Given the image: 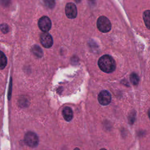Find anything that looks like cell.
<instances>
[{
	"instance_id": "cell-1",
	"label": "cell",
	"mask_w": 150,
	"mask_h": 150,
	"mask_svg": "<svg viewBox=\"0 0 150 150\" xmlns=\"http://www.w3.org/2000/svg\"><path fill=\"white\" fill-rule=\"evenodd\" d=\"M98 65L103 71L107 73H112L115 70L116 67L114 59L108 54L103 55L98 59Z\"/></svg>"
},
{
	"instance_id": "cell-2",
	"label": "cell",
	"mask_w": 150,
	"mask_h": 150,
	"mask_svg": "<svg viewBox=\"0 0 150 150\" xmlns=\"http://www.w3.org/2000/svg\"><path fill=\"white\" fill-rule=\"evenodd\" d=\"M97 26L100 32L107 33L111 30V24L110 20L107 17L101 16L97 19Z\"/></svg>"
},
{
	"instance_id": "cell-3",
	"label": "cell",
	"mask_w": 150,
	"mask_h": 150,
	"mask_svg": "<svg viewBox=\"0 0 150 150\" xmlns=\"http://www.w3.org/2000/svg\"><path fill=\"white\" fill-rule=\"evenodd\" d=\"M24 141L29 146L35 147L39 144V138L35 132L29 131L25 135Z\"/></svg>"
},
{
	"instance_id": "cell-4",
	"label": "cell",
	"mask_w": 150,
	"mask_h": 150,
	"mask_svg": "<svg viewBox=\"0 0 150 150\" xmlns=\"http://www.w3.org/2000/svg\"><path fill=\"white\" fill-rule=\"evenodd\" d=\"M38 26L39 29L43 32H47L51 28L52 22L49 18L43 16L39 19L38 21Z\"/></svg>"
},
{
	"instance_id": "cell-5",
	"label": "cell",
	"mask_w": 150,
	"mask_h": 150,
	"mask_svg": "<svg viewBox=\"0 0 150 150\" xmlns=\"http://www.w3.org/2000/svg\"><path fill=\"white\" fill-rule=\"evenodd\" d=\"M98 101L103 105H108L111 101V96L107 90L101 91L98 96Z\"/></svg>"
},
{
	"instance_id": "cell-6",
	"label": "cell",
	"mask_w": 150,
	"mask_h": 150,
	"mask_svg": "<svg viewBox=\"0 0 150 150\" xmlns=\"http://www.w3.org/2000/svg\"><path fill=\"white\" fill-rule=\"evenodd\" d=\"M65 13L70 19L75 18L77 15V10L74 4L69 2L65 6Z\"/></svg>"
},
{
	"instance_id": "cell-7",
	"label": "cell",
	"mask_w": 150,
	"mask_h": 150,
	"mask_svg": "<svg viewBox=\"0 0 150 150\" xmlns=\"http://www.w3.org/2000/svg\"><path fill=\"white\" fill-rule=\"evenodd\" d=\"M40 41L44 47L49 48L53 45V38L47 32H43L40 36Z\"/></svg>"
},
{
	"instance_id": "cell-8",
	"label": "cell",
	"mask_w": 150,
	"mask_h": 150,
	"mask_svg": "<svg viewBox=\"0 0 150 150\" xmlns=\"http://www.w3.org/2000/svg\"><path fill=\"white\" fill-rule=\"evenodd\" d=\"M62 115L64 119L67 121H70L73 117V111L71 108L69 107H66L64 108L62 111Z\"/></svg>"
},
{
	"instance_id": "cell-9",
	"label": "cell",
	"mask_w": 150,
	"mask_h": 150,
	"mask_svg": "<svg viewBox=\"0 0 150 150\" xmlns=\"http://www.w3.org/2000/svg\"><path fill=\"white\" fill-rule=\"evenodd\" d=\"M143 19L146 27L150 29V10L145 11L143 13Z\"/></svg>"
},
{
	"instance_id": "cell-10",
	"label": "cell",
	"mask_w": 150,
	"mask_h": 150,
	"mask_svg": "<svg viewBox=\"0 0 150 150\" xmlns=\"http://www.w3.org/2000/svg\"><path fill=\"white\" fill-rule=\"evenodd\" d=\"M7 64V59L5 54L0 51V69H3L5 68Z\"/></svg>"
},
{
	"instance_id": "cell-11",
	"label": "cell",
	"mask_w": 150,
	"mask_h": 150,
	"mask_svg": "<svg viewBox=\"0 0 150 150\" xmlns=\"http://www.w3.org/2000/svg\"><path fill=\"white\" fill-rule=\"evenodd\" d=\"M32 52L34 53V54H35L36 56H37L39 57H42L43 55V52H42V49H40V47L39 46H38L37 45H35L33 46Z\"/></svg>"
},
{
	"instance_id": "cell-12",
	"label": "cell",
	"mask_w": 150,
	"mask_h": 150,
	"mask_svg": "<svg viewBox=\"0 0 150 150\" xmlns=\"http://www.w3.org/2000/svg\"><path fill=\"white\" fill-rule=\"evenodd\" d=\"M130 80L132 84L137 85L139 81V76L135 73H132L130 75Z\"/></svg>"
},
{
	"instance_id": "cell-13",
	"label": "cell",
	"mask_w": 150,
	"mask_h": 150,
	"mask_svg": "<svg viewBox=\"0 0 150 150\" xmlns=\"http://www.w3.org/2000/svg\"><path fill=\"white\" fill-rule=\"evenodd\" d=\"M45 5L50 9H52L55 6V0H43Z\"/></svg>"
},
{
	"instance_id": "cell-14",
	"label": "cell",
	"mask_w": 150,
	"mask_h": 150,
	"mask_svg": "<svg viewBox=\"0 0 150 150\" xmlns=\"http://www.w3.org/2000/svg\"><path fill=\"white\" fill-rule=\"evenodd\" d=\"M0 29L4 33H6L9 31V27L6 24H2L0 25Z\"/></svg>"
},
{
	"instance_id": "cell-15",
	"label": "cell",
	"mask_w": 150,
	"mask_h": 150,
	"mask_svg": "<svg viewBox=\"0 0 150 150\" xmlns=\"http://www.w3.org/2000/svg\"><path fill=\"white\" fill-rule=\"evenodd\" d=\"M0 2L3 5H8V4L10 2V0H0Z\"/></svg>"
},
{
	"instance_id": "cell-16",
	"label": "cell",
	"mask_w": 150,
	"mask_h": 150,
	"mask_svg": "<svg viewBox=\"0 0 150 150\" xmlns=\"http://www.w3.org/2000/svg\"><path fill=\"white\" fill-rule=\"evenodd\" d=\"M148 116H149V118H150V108L148 110Z\"/></svg>"
},
{
	"instance_id": "cell-17",
	"label": "cell",
	"mask_w": 150,
	"mask_h": 150,
	"mask_svg": "<svg viewBox=\"0 0 150 150\" xmlns=\"http://www.w3.org/2000/svg\"><path fill=\"white\" fill-rule=\"evenodd\" d=\"M76 2H77V3H79V2H81V0H74Z\"/></svg>"
},
{
	"instance_id": "cell-18",
	"label": "cell",
	"mask_w": 150,
	"mask_h": 150,
	"mask_svg": "<svg viewBox=\"0 0 150 150\" xmlns=\"http://www.w3.org/2000/svg\"><path fill=\"white\" fill-rule=\"evenodd\" d=\"M74 150H80V149L78 148H76L74 149Z\"/></svg>"
},
{
	"instance_id": "cell-19",
	"label": "cell",
	"mask_w": 150,
	"mask_h": 150,
	"mask_svg": "<svg viewBox=\"0 0 150 150\" xmlns=\"http://www.w3.org/2000/svg\"><path fill=\"white\" fill-rule=\"evenodd\" d=\"M100 150H106L105 148H102V149H101Z\"/></svg>"
}]
</instances>
